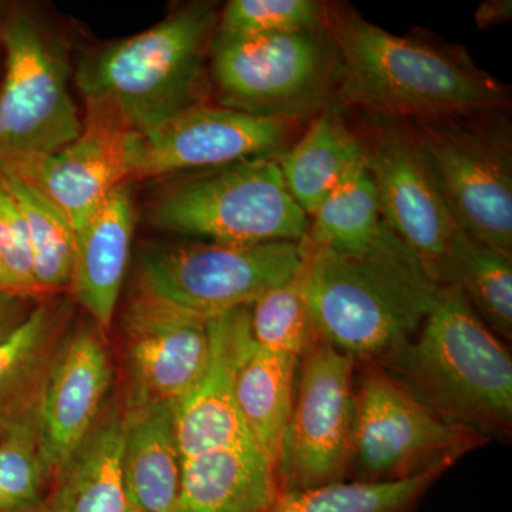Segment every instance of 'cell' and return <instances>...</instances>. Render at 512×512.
<instances>
[{"label":"cell","mask_w":512,"mask_h":512,"mask_svg":"<svg viewBox=\"0 0 512 512\" xmlns=\"http://www.w3.org/2000/svg\"><path fill=\"white\" fill-rule=\"evenodd\" d=\"M511 16V2H491L481 6L477 13V20L481 28L495 25Z\"/></svg>","instance_id":"cell-34"},{"label":"cell","mask_w":512,"mask_h":512,"mask_svg":"<svg viewBox=\"0 0 512 512\" xmlns=\"http://www.w3.org/2000/svg\"><path fill=\"white\" fill-rule=\"evenodd\" d=\"M363 158L362 138L335 111H323L301 140L276 156L293 201L308 218Z\"/></svg>","instance_id":"cell-22"},{"label":"cell","mask_w":512,"mask_h":512,"mask_svg":"<svg viewBox=\"0 0 512 512\" xmlns=\"http://www.w3.org/2000/svg\"><path fill=\"white\" fill-rule=\"evenodd\" d=\"M127 512H151V511L140 510V508L130 507V508H128Z\"/></svg>","instance_id":"cell-36"},{"label":"cell","mask_w":512,"mask_h":512,"mask_svg":"<svg viewBox=\"0 0 512 512\" xmlns=\"http://www.w3.org/2000/svg\"><path fill=\"white\" fill-rule=\"evenodd\" d=\"M6 72L0 87V168L55 153L79 137L83 121L59 47L25 13L2 29Z\"/></svg>","instance_id":"cell-9"},{"label":"cell","mask_w":512,"mask_h":512,"mask_svg":"<svg viewBox=\"0 0 512 512\" xmlns=\"http://www.w3.org/2000/svg\"><path fill=\"white\" fill-rule=\"evenodd\" d=\"M305 265L316 336L356 362L382 363L416 338L440 291L387 225L362 254L308 242Z\"/></svg>","instance_id":"cell-2"},{"label":"cell","mask_w":512,"mask_h":512,"mask_svg":"<svg viewBox=\"0 0 512 512\" xmlns=\"http://www.w3.org/2000/svg\"><path fill=\"white\" fill-rule=\"evenodd\" d=\"M484 440L434 412L379 363L363 362L346 477L377 483L444 473Z\"/></svg>","instance_id":"cell-6"},{"label":"cell","mask_w":512,"mask_h":512,"mask_svg":"<svg viewBox=\"0 0 512 512\" xmlns=\"http://www.w3.org/2000/svg\"><path fill=\"white\" fill-rule=\"evenodd\" d=\"M39 403L0 421V512H43L55 474L43 456Z\"/></svg>","instance_id":"cell-28"},{"label":"cell","mask_w":512,"mask_h":512,"mask_svg":"<svg viewBox=\"0 0 512 512\" xmlns=\"http://www.w3.org/2000/svg\"><path fill=\"white\" fill-rule=\"evenodd\" d=\"M362 140L387 227L412 249L439 288L453 285L451 248L460 228L421 158L412 126L387 119Z\"/></svg>","instance_id":"cell-12"},{"label":"cell","mask_w":512,"mask_h":512,"mask_svg":"<svg viewBox=\"0 0 512 512\" xmlns=\"http://www.w3.org/2000/svg\"><path fill=\"white\" fill-rule=\"evenodd\" d=\"M110 384V359L99 333L76 330L53 357L37 409L43 456L55 476L99 419Z\"/></svg>","instance_id":"cell-17"},{"label":"cell","mask_w":512,"mask_h":512,"mask_svg":"<svg viewBox=\"0 0 512 512\" xmlns=\"http://www.w3.org/2000/svg\"><path fill=\"white\" fill-rule=\"evenodd\" d=\"M30 298L25 293L0 291V338L15 329L29 312Z\"/></svg>","instance_id":"cell-33"},{"label":"cell","mask_w":512,"mask_h":512,"mask_svg":"<svg viewBox=\"0 0 512 512\" xmlns=\"http://www.w3.org/2000/svg\"><path fill=\"white\" fill-rule=\"evenodd\" d=\"M210 352L190 392L175 403V427L181 457L214 448L254 444L237 409V380L256 349L251 305L208 319Z\"/></svg>","instance_id":"cell-16"},{"label":"cell","mask_w":512,"mask_h":512,"mask_svg":"<svg viewBox=\"0 0 512 512\" xmlns=\"http://www.w3.org/2000/svg\"><path fill=\"white\" fill-rule=\"evenodd\" d=\"M342 106L386 119L433 121L505 109L504 84L451 47L392 35L355 13H326Z\"/></svg>","instance_id":"cell-1"},{"label":"cell","mask_w":512,"mask_h":512,"mask_svg":"<svg viewBox=\"0 0 512 512\" xmlns=\"http://www.w3.org/2000/svg\"><path fill=\"white\" fill-rule=\"evenodd\" d=\"M181 468L175 403L156 402L126 409L123 473L130 507L177 512Z\"/></svg>","instance_id":"cell-21"},{"label":"cell","mask_w":512,"mask_h":512,"mask_svg":"<svg viewBox=\"0 0 512 512\" xmlns=\"http://www.w3.org/2000/svg\"><path fill=\"white\" fill-rule=\"evenodd\" d=\"M59 328L55 309L39 305L0 338V421L19 416L39 403L60 346Z\"/></svg>","instance_id":"cell-24"},{"label":"cell","mask_w":512,"mask_h":512,"mask_svg":"<svg viewBox=\"0 0 512 512\" xmlns=\"http://www.w3.org/2000/svg\"><path fill=\"white\" fill-rule=\"evenodd\" d=\"M319 32L215 35L210 70L220 106L286 123L322 109L336 60Z\"/></svg>","instance_id":"cell-7"},{"label":"cell","mask_w":512,"mask_h":512,"mask_svg":"<svg viewBox=\"0 0 512 512\" xmlns=\"http://www.w3.org/2000/svg\"><path fill=\"white\" fill-rule=\"evenodd\" d=\"M288 136L286 121L259 119L200 103L138 134L130 183L211 170L247 158L278 156Z\"/></svg>","instance_id":"cell-13"},{"label":"cell","mask_w":512,"mask_h":512,"mask_svg":"<svg viewBox=\"0 0 512 512\" xmlns=\"http://www.w3.org/2000/svg\"><path fill=\"white\" fill-rule=\"evenodd\" d=\"M136 205L130 183L119 185L76 232L74 296L100 329L109 330L130 261Z\"/></svg>","instance_id":"cell-18"},{"label":"cell","mask_w":512,"mask_h":512,"mask_svg":"<svg viewBox=\"0 0 512 512\" xmlns=\"http://www.w3.org/2000/svg\"><path fill=\"white\" fill-rule=\"evenodd\" d=\"M137 141L134 131L87 113L82 133L72 143L8 170L33 181L64 212L77 232L111 191L130 183Z\"/></svg>","instance_id":"cell-15"},{"label":"cell","mask_w":512,"mask_h":512,"mask_svg":"<svg viewBox=\"0 0 512 512\" xmlns=\"http://www.w3.org/2000/svg\"><path fill=\"white\" fill-rule=\"evenodd\" d=\"M356 363L318 338L299 359L291 414L275 467L279 493L346 480Z\"/></svg>","instance_id":"cell-11"},{"label":"cell","mask_w":512,"mask_h":512,"mask_svg":"<svg viewBox=\"0 0 512 512\" xmlns=\"http://www.w3.org/2000/svg\"><path fill=\"white\" fill-rule=\"evenodd\" d=\"M0 259L28 295H36L28 228L18 202L0 178Z\"/></svg>","instance_id":"cell-32"},{"label":"cell","mask_w":512,"mask_h":512,"mask_svg":"<svg viewBox=\"0 0 512 512\" xmlns=\"http://www.w3.org/2000/svg\"><path fill=\"white\" fill-rule=\"evenodd\" d=\"M308 241L150 248L138 262L141 291L177 303L205 319L252 305L301 269Z\"/></svg>","instance_id":"cell-10"},{"label":"cell","mask_w":512,"mask_h":512,"mask_svg":"<svg viewBox=\"0 0 512 512\" xmlns=\"http://www.w3.org/2000/svg\"><path fill=\"white\" fill-rule=\"evenodd\" d=\"M154 227L211 244L301 242L309 218L293 201L276 156L198 171L167 185L148 208Z\"/></svg>","instance_id":"cell-5"},{"label":"cell","mask_w":512,"mask_h":512,"mask_svg":"<svg viewBox=\"0 0 512 512\" xmlns=\"http://www.w3.org/2000/svg\"><path fill=\"white\" fill-rule=\"evenodd\" d=\"M126 409L113 400L55 476L49 512H127Z\"/></svg>","instance_id":"cell-19"},{"label":"cell","mask_w":512,"mask_h":512,"mask_svg":"<svg viewBox=\"0 0 512 512\" xmlns=\"http://www.w3.org/2000/svg\"><path fill=\"white\" fill-rule=\"evenodd\" d=\"M453 285L495 335L512 336V256L458 231L451 248Z\"/></svg>","instance_id":"cell-27"},{"label":"cell","mask_w":512,"mask_h":512,"mask_svg":"<svg viewBox=\"0 0 512 512\" xmlns=\"http://www.w3.org/2000/svg\"><path fill=\"white\" fill-rule=\"evenodd\" d=\"M217 25L212 3H194L87 57L77 72L87 113L144 134L200 104Z\"/></svg>","instance_id":"cell-4"},{"label":"cell","mask_w":512,"mask_h":512,"mask_svg":"<svg viewBox=\"0 0 512 512\" xmlns=\"http://www.w3.org/2000/svg\"><path fill=\"white\" fill-rule=\"evenodd\" d=\"M0 9H2V5H0Z\"/></svg>","instance_id":"cell-37"},{"label":"cell","mask_w":512,"mask_h":512,"mask_svg":"<svg viewBox=\"0 0 512 512\" xmlns=\"http://www.w3.org/2000/svg\"><path fill=\"white\" fill-rule=\"evenodd\" d=\"M441 471L396 481H335L279 493L264 512H413Z\"/></svg>","instance_id":"cell-29"},{"label":"cell","mask_w":512,"mask_h":512,"mask_svg":"<svg viewBox=\"0 0 512 512\" xmlns=\"http://www.w3.org/2000/svg\"><path fill=\"white\" fill-rule=\"evenodd\" d=\"M126 409L177 403L197 382L210 352L208 319L138 289L123 316Z\"/></svg>","instance_id":"cell-14"},{"label":"cell","mask_w":512,"mask_h":512,"mask_svg":"<svg viewBox=\"0 0 512 512\" xmlns=\"http://www.w3.org/2000/svg\"><path fill=\"white\" fill-rule=\"evenodd\" d=\"M305 261L285 284L276 286L252 303L251 330L259 349L301 359L318 338L306 301Z\"/></svg>","instance_id":"cell-30"},{"label":"cell","mask_w":512,"mask_h":512,"mask_svg":"<svg viewBox=\"0 0 512 512\" xmlns=\"http://www.w3.org/2000/svg\"><path fill=\"white\" fill-rule=\"evenodd\" d=\"M309 244L342 254H362L382 235L384 221L375 180L365 156L313 212Z\"/></svg>","instance_id":"cell-25"},{"label":"cell","mask_w":512,"mask_h":512,"mask_svg":"<svg viewBox=\"0 0 512 512\" xmlns=\"http://www.w3.org/2000/svg\"><path fill=\"white\" fill-rule=\"evenodd\" d=\"M275 470L254 444L184 458L177 512H264L278 497Z\"/></svg>","instance_id":"cell-20"},{"label":"cell","mask_w":512,"mask_h":512,"mask_svg":"<svg viewBox=\"0 0 512 512\" xmlns=\"http://www.w3.org/2000/svg\"><path fill=\"white\" fill-rule=\"evenodd\" d=\"M444 419L490 436L512 427V359L457 286H444L416 338L383 360Z\"/></svg>","instance_id":"cell-3"},{"label":"cell","mask_w":512,"mask_h":512,"mask_svg":"<svg viewBox=\"0 0 512 512\" xmlns=\"http://www.w3.org/2000/svg\"><path fill=\"white\" fill-rule=\"evenodd\" d=\"M460 119L413 121L421 158L457 227L512 256L510 130Z\"/></svg>","instance_id":"cell-8"},{"label":"cell","mask_w":512,"mask_h":512,"mask_svg":"<svg viewBox=\"0 0 512 512\" xmlns=\"http://www.w3.org/2000/svg\"><path fill=\"white\" fill-rule=\"evenodd\" d=\"M0 291L25 293L20 289L18 282L9 274L8 268L3 264L2 259H0ZM25 295H28V293H25Z\"/></svg>","instance_id":"cell-35"},{"label":"cell","mask_w":512,"mask_h":512,"mask_svg":"<svg viewBox=\"0 0 512 512\" xmlns=\"http://www.w3.org/2000/svg\"><path fill=\"white\" fill-rule=\"evenodd\" d=\"M298 366L295 357L256 346L238 375L239 417L249 439L274 470L291 414Z\"/></svg>","instance_id":"cell-23"},{"label":"cell","mask_w":512,"mask_h":512,"mask_svg":"<svg viewBox=\"0 0 512 512\" xmlns=\"http://www.w3.org/2000/svg\"><path fill=\"white\" fill-rule=\"evenodd\" d=\"M326 13L315 0H232L218 18L215 35L313 32L325 26Z\"/></svg>","instance_id":"cell-31"},{"label":"cell","mask_w":512,"mask_h":512,"mask_svg":"<svg viewBox=\"0 0 512 512\" xmlns=\"http://www.w3.org/2000/svg\"><path fill=\"white\" fill-rule=\"evenodd\" d=\"M0 178L18 202L32 249L33 278L37 291L70 286L76 232L64 212L29 178L0 168Z\"/></svg>","instance_id":"cell-26"}]
</instances>
